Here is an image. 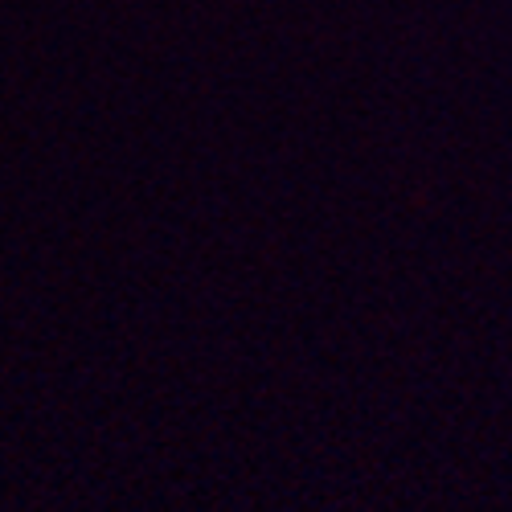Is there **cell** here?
<instances>
[]
</instances>
